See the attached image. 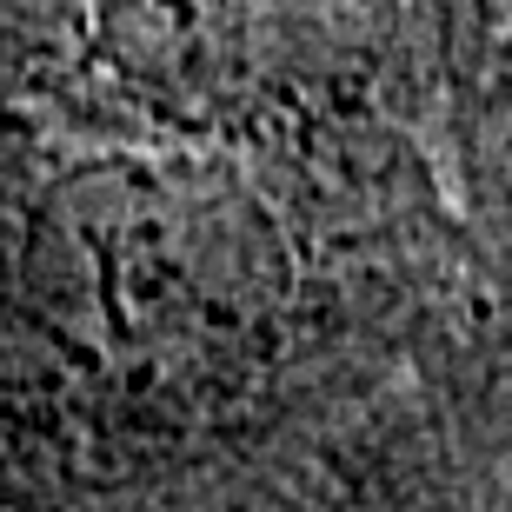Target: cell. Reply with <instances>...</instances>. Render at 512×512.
Segmentation results:
<instances>
[{
  "mask_svg": "<svg viewBox=\"0 0 512 512\" xmlns=\"http://www.w3.org/2000/svg\"><path fill=\"white\" fill-rule=\"evenodd\" d=\"M273 213L207 160H87L40 193L20 326L87 386L133 406L240 380L286 300Z\"/></svg>",
  "mask_w": 512,
  "mask_h": 512,
  "instance_id": "6da1fadb",
  "label": "cell"
},
{
  "mask_svg": "<svg viewBox=\"0 0 512 512\" xmlns=\"http://www.w3.org/2000/svg\"><path fill=\"white\" fill-rule=\"evenodd\" d=\"M60 14L80 67L173 120L293 107L380 67L413 0H34Z\"/></svg>",
  "mask_w": 512,
  "mask_h": 512,
  "instance_id": "7a4b0ae2",
  "label": "cell"
}]
</instances>
